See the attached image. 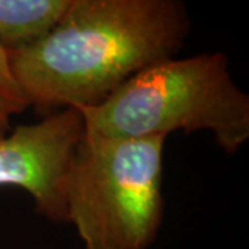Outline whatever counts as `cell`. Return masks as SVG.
Segmentation results:
<instances>
[{
    "instance_id": "1",
    "label": "cell",
    "mask_w": 249,
    "mask_h": 249,
    "mask_svg": "<svg viewBox=\"0 0 249 249\" xmlns=\"http://www.w3.org/2000/svg\"><path fill=\"white\" fill-rule=\"evenodd\" d=\"M190 27L178 0H71L43 39L10 50V64L37 109L93 107L137 72L175 57Z\"/></svg>"
},
{
    "instance_id": "7",
    "label": "cell",
    "mask_w": 249,
    "mask_h": 249,
    "mask_svg": "<svg viewBox=\"0 0 249 249\" xmlns=\"http://www.w3.org/2000/svg\"><path fill=\"white\" fill-rule=\"evenodd\" d=\"M6 132H7V130H4L3 127H0V136H3V134H6Z\"/></svg>"
},
{
    "instance_id": "6",
    "label": "cell",
    "mask_w": 249,
    "mask_h": 249,
    "mask_svg": "<svg viewBox=\"0 0 249 249\" xmlns=\"http://www.w3.org/2000/svg\"><path fill=\"white\" fill-rule=\"evenodd\" d=\"M31 107L11 70L9 52L0 45V127L9 130L10 119Z\"/></svg>"
},
{
    "instance_id": "4",
    "label": "cell",
    "mask_w": 249,
    "mask_h": 249,
    "mask_svg": "<svg viewBox=\"0 0 249 249\" xmlns=\"http://www.w3.org/2000/svg\"><path fill=\"white\" fill-rule=\"evenodd\" d=\"M83 136V118L75 108L55 111L0 136V187L25 190L37 213L64 222L65 181Z\"/></svg>"
},
{
    "instance_id": "5",
    "label": "cell",
    "mask_w": 249,
    "mask_h": 249,
    "mask_svg": "<svg viewBox=\"0 0 249 249\" xmlns=\"http://www.w3.org/2000/svg\"><path fill=\"white\" fill-rule=\"evenodd\" d=\"M70 4L71 0H0V45L10 52L39 42Z\"/></svg>"
},
{
    "instance_id": "3",
    "label": "cell",
    "mask_w": 249,
    "mask_h": 249,
    "mask_svg": "<svg viewBox=\"0 0 249 249\" xmlns=\"http://www.w3.org/2000/svg\"><path fill=\"white\" fill-rule=\"evenodd\" d=\"M166 137L106 139L85 133L64 190L65 220L85 249H147L163 219Z\"/></svg>"
},
{
    "instance_id": "2",
    "label": "cell",
    "mask_w": 249,
    "mask_h": 249,
    "mask_svg": "<svg viewBox=\"0 0 249 249\" xmlns=\"http://www.w3.org/2000/svg\"><path fill=\"white\" fill-rule=\"evenodd\" d=\"M75 109L83 118L85 133L96 137L209 132L229 154L249 139V97L234 82L220 52L155 62L97 106Z\"/></svg>"
}]
</instances>
